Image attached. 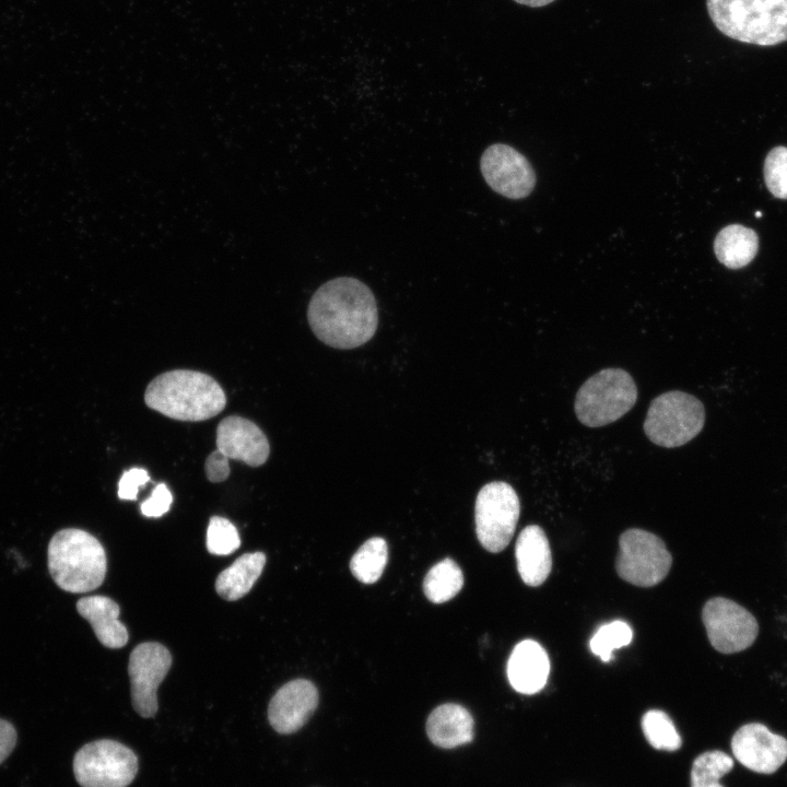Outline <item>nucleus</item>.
<instances>
[{"label": "nucleus", "mask_w": 787, "mask_h": 787, "mask_svg": "<svg viewBox=\"0 0 787 787\" xmlns=\"http://www.w3.org/2000/svg\"><path fill=\"white\" fill-rule=\"evenodd\" d=\"M218 449L211 453L204 463L205 475L211 482H222L230 475V463Z\"/></svg>", "instance_id": "nucleus-31"}, {"label": "nucleus", "mask_w": 787, "mask_h": 787, "mask_svg": "<svg viewBox=\"0 0 787 787\" xmlns=\"http://www.w3.org/2000/svg\"><path fill=\"white\" fill-rule=\"evenodd\" d=\"M150 481V477L144 469L132 468L126 471L118 483V496L121 500L134 501L139 488Z\"/></svg>", "instance_id": "nucleus-30"}, {"label": "nucleus", "mask_w": 787, "mask_h": 787, "mask_svg": "<svg viewBox=\"0 0 787 787\" xmlns=\"http://www.w3.org/2000/svg\"><path fill=\"white\" fill-rule=\"evenodd\" d=\"M704 423L703 403L690 393L673 390L661 393L650 402L644 432L654 444L674 448L693 439Z\"/></svg>", "instance_id": "nucleus-6"}, {"label": "nucleus", "mask_w": 787, "mask_h": 787, "mask_svg": "<svg viewBox=\"0 0 787 787\" xmlns=\"http://www.w3.org/2000/svg\"><path fill=\"white\" fill-rule=\"evenodd\" d=\"M549 672L550 660L539 643L525 639L514 647L507 661V678L514 690L537 693L545 685Z\"/></svg>", "instance_id": "nucleus-16"}, {"label": "nucleus", "mask_w": 787, "mask_h": 787, "mask_svg": "<svg viewBox=\"0 0 787 787\" xmlns=\"http://www.w3.org/2000/svg\"><path fill=\"white\" fill-rule=\"evenodd\" d=\"M515 556L518 573L528 586H540L551 573L552 554L549 540L537 525L521 530L516 541Z\"/></svg>", "instance_id": "nucleus-17"}, {"label": "nucleus", "mask_w": 787, "mask_h": 787, "mask_svg": "<svg viewBox=\"0 0 787 787\" xmlns=\"http://www.w3.org/2000/svg\"><path fill=\"white\" fill-rule=\"evenodd\" d=\"M731 750L735 757L747 768L761 774H772L787 759V740L762 724L751 723L735 732Z\"/></svg>", "instance_id": "nucleus-13"}, {"label": "nucleus", "mask_w": 787, "mask_h": 787, "mask_svg": "<svg viewBox=\"0 0 787 787\" xmlns=\"http://www.w3.org/2000/svg\"><path fill=\"white\" fill-rule=\"evenodd\" d=\"M318 705V691L308 680L296 679L287 682L271 698L268 719L280 733H292L301 729Z\"/></svg>", "instance_id": "nucleus-14"}, {"label": "nucleus", "mask_w": 787, "mask_h": 787, "mask_svg": "<svg viewBox=\"0 0 787 787\" xmlns=\"http://www.w3.org/2000/svg\"><path fill=\"white\" fill-rule=\"evenodd\" d=\"M138 767L131 749L108 739L83 745L73 759L74 776L82 787H127Z\"/></svg>", "instance_id": "nucleus-7"}, {"label": "nucleus", "mask_w": 787, "mask_h": 787, "mask_svg": "<svg viewBox=\"0 0 787 787\" xmlns=\"http://www.w3.org/2000/svg\"><path fill=\"white\" fill-rule=\"evenodd\" d=\"M173 502L172 493L164 483L157 484L150 497L141 503V513L146 517H161L168 512Z\"/></svg>", "instance_id": "nucleus-29"}, {"label": "nucleus", "mask_w": 787, "mask_h": 787, "mask_svg": "<svg viewBox=\"0 0 787 787\" xmlns=\"http://www.w3.org/2000/svg\"><path fill=\"white\" fill-rule=\"evenodd\" d=\"M755 215H756V216H761L762 213H761V212H756Z\"/></svg>", "instance_id": "nucleus-34"}, {"label": "nucleus", "mask_w": 787, "mask_h": 787, "mask_svg": "<svg viewBox=\"0 0 787 787\" xmlns=\"http://www.w3.org/2000/svg\"><path fill=\"white\" fill-rule=\"evenodd\" d=\"M757 249V234L752 228L740 224L724 227L714 242L717 259L730 269H740L749 265Z\"/></svg>", "instance_id": "nucleus-20"}, {"label": "nucleus", "mask_w": 787, "mask_h": 787, "mask_svg": "<svg viewBox=\"0 0 787 787\" xmlns=\"http://www.w3.org/2000/svg\"><path fill=\"white\" fill-rule=\"evenodd\" d=\"M480 168L486 184L508 199L527 197L536 185L529 161L514 148L495 143L483 152Z\"/></svg>", "instance_id": "nucleus-12"}, {"label": "nucleus", "mask_w": 787, "mask_h": 787, "mask_svg": "<svg viewBox=\"0 0 787 787\" xmlns=\"http://www.w3.org/2000/svg\"><path fill=\"white\" fill-rule=\"evenodd\" d=\"M473 718L461 705L447 703L437 706L426 720V733L437 747L453 749L473 739Z\"/></svg>", "instance_id": "nucleus-19"}, {"label": "nucleus", "mask_w": 787, "mask_h": 787, "mask_svg": "<svg viewBox=\"0 0 787 787\" xmlns=\"http://www.w3.org/2000/svg\"><path fill=\"white\" fill-rule=\"evenodd\" d=\"M642 729L647 741L658 750L676 751L681 738L670 717L662 710H648L642 718Z\"/></svg>", "instance_id": "nucleus-25"}, {"label": "nucleus", "mask_w": 787, "mask_h": 787, "mask_svg": "<svg viewBox=\"0 0 787 787\" xmlns=\"http://www.w3.org/2000/svg\"><path fill=\"white\" fill-rule=\"evenodd\" d=\"M733 767V760L723 751L698 755L691 770V787H724L719 779Z\"/></svg>", "instance_id": "nucleus-24"}, {"label": "nucleus", "mask_w": 787, "mask_h": 787, "mask_svg": "<svg viewBox=\"0 0 787 787\" xmlns=\"http://www.w3.org/2000/svg\"><path fill=\"white\" fill-rule=\"evenodd\" d=\"M239 545L240 540L235 526L226 518L213 516L207 530L208 551L215 555H227Z\"/></svg>", "instance_id": "nucleus-27"}, {"label": "nucleus", "mask_w": 787, "mask_h": 787, "mask_svg": "<svg viewBox=\"0 0 787 787\" xmlns=\"http://www.w3.org/2000/svg\"><path fill=\"white\" fill-rule=\"evenodd\" d=\"M172 666V655L162 644L142 643L134 647L129 657L131 700L136 712L144 718L156 714L158 704L156 691Z\"/></svg>", "instance_id": "nucleus-11"}, {"label": "nucleus", "mask_w": 787, "mask_h": 787, "mask_svg": "<svg viewBox=\"0 0 787 787\" xmlns=\"http://www.w3.org/2000/svg\"><path fill=\"white\" fill-rule=\"evenodd\" d=\"M671 564V554L654 533L633 528L620 536L615 568L623 580L639 587L656 586L668 575Z\"/></svg>", "instance_id": "nucleus-9"}, {"label": "nucleus", "mask_w": 787, "mask_h": 787, "mask_svg": "<svg viewBox=\"0 0 787 787\" xmlns=\"http://www.w3.org/2000/svg\"><path fill=\"white\" fill-rule=\"evenodd\" d=\"M77 610L89 621L97 639L108 648H121L128 642V631L119 621V606L105 596L79 599Z\"/></svg>", "instance_id": "nucleus-18"}, {"label": "nucleus", "mask_w": 787, "mask_h": 787, "mask_svg": "<svg viewBox=\"0 0 787 787\" xmlns=\"http://www.w3.org/2000/svg\"><path fill=\"white\" fill-rule=\"evenodd\" d=\"M16 744V731L7 720L0 718V764L10 755Z\"/></svg>", "instance_id": "nucleus-32"}, {"label": "nucleus", "mask_w": 787, "mask_h": 787, "mask_svg": "<svg viewBox=\"0 0 787 787\" xmlns=\"http://www.w3.org/2000/svg\"><path fill=\"white\" fill-rule=\"evenodd\" d=\"M702 620L712 646L723 654H735L749 648L759 634L754 615L739 603L714 597L706 601Z\"/></svg>", "instance_id": "nucleus-10"}, {"label": "nucleus", "mask_w": 787, "mask_h": 787, "mask_svg": "<svg viewBox=\"0 0 787 787\" xmlns=\"http://www.w3.org/2000/svg\"><path fill=\"white\" fill-rule=\"evenodd\" d=\"M514 1H516L517 3L524 4V5L538 8V7L547 5L551 2H553L554 0H514Z\"/></svg>", "instance_id": "nucleus-33"}, {"label": "nucleus", "mask_w": 787, "mask_h": 787, "mask_svg": "<svg viewBox=\"0 0 787 787\" xmlns=\"http://www.w3.org/2000/svg\"><path fill=\"white\" fill-rule=\"evenodd\" d=\"M388 548L383 538L374 537L365 541L350 561L354 577L363 584L377 582L387 564Z\"/></svg>", "instance_id": "nucleus-23"}, {"label": "nucleus", "mask_w": 787, "mask_h": 787, "mask_svg": "<svg viewBox=\"0 0 787 787\" xmlns=\"http://www.w3.org/2000/svg\"><path fill=\"white\" fill-rule=\"evenodd\" d=\"M265 564L266 555L262 552L243 554L219 574L215 582L218 595L228 601L240 599L252 588Z\"/></svg>", "instance_id": "nucleus-21"}, {"label": "nucleus", "mask_w": 787, "mask_h": 787, "mask_svg": "<svg viewBox=\"0 0 787 787\" xmlns=\"http://www.w3.org/2000/svg\"><path fill=\"white\" fill-rule=\"evenodd\" d=\"M463 586V574L456 562L444 559L425 575L423 591L433 603H443L453 599Z\"/></svg>", "instance_id": "nucleus-22"}, {"label": "nucleus", "mask_w": 787, "mask_h": 787, "mask_svg": "<svg viewBox=\"0 0 787 787\" xmlns=\"http://www.w3.org/2000/svg\"><path fill=\"white\" fill-rule=\"evenodd\" d=\"M145 404L178 421L198 422L218 415L226 406L219 383L208 374L174 369L156 376L144 392Z\"/></svg>", "instance_id": "nucleus-2"}, {"label": "nucleus", "mask_w": 787, "mask_h": 787, "mask_svg": "<svg viewBox=\"0 0 787 787\" xmlns=\"http://www.w3.org/2000/svg\"><path fill=\"white\" fill-rule=\"evenodd\" d=\"M48 569L56 585L72 594L99 587L106 575V553L91 533L67 528L54 535L48 544Z\"/></svg>", "instance_id": "nucleus-3"}, {"label": "nucleus", "mask_w": 787, "mask_h": 787, "mask_svg": "<svg viewBox=\"0 0 787 787\" xmlns=\"http://www.w3.org/2000/svg\"><path fill=\"white\" fill-rule=\"evenodd\" d=\"M764 179L767 189L779 199H787V148L772 149L764 162Z\"/></svg>", "instance_id": "nucleus-28"}, {"label": "nucleus", "mask_w": 787, "mask_h": 787, "mask_svg": "<svg viewBox=\"0 0 787 787\" xmlns=\"http://www.w3.org/2000/svg\"><path fill=\"white\" fill-rule=\"evenodd\" d=\"M636 400L637 388L632 376L621 368H604L582 385L574 408L580 423L599 427L622 418Z\"/></svg>", "instance_id": "nucleus-5"}, {"label": "nucleus", "mask_w": 787, "mask_h": 787, "mask_svg": "<svg viewBox=\"0 0 787 787\" xmlns=\"http://www.w3.org/2000/svg\"><path fill=\"white\" fill-rule=\"evenodd\" d=\"M314 334L336 349H354L369 341L378 325V310L371 289L361 280L340 277L314 293L307 309Z\"/></svg>", "instance_id": "nucleus-1"}, {"label": "nucleus", "mask_w": 787, "mask_h": 787, "mask_svg": "<svg viewBox=\"0 0 787 787\" xmlns=\"http://www.w3.org/2000/svg\"><path fill=\"white\" fill-rule=\"evenodd\" d=\"M516 491L506 482L493 481L481 488L474 505L475 532L481 545L493 553L512 540L519 518Z\"/></svg>", "instance_id": "nucleus-8"}, {"label": "nucleus", "mask_w": 787, "mask_h": 787, "mask_svg": "<svg viewBox=\"0 0 787 787\" xmlns=\"http://www.w3.org/2000/svg\"><path fill=\"white\" fill-rule=\"evenodd\" d=\"M216 449L226 458L244 461L250 467L263 465L270 454L265 433L251 421L231 415L216 428Z\"/></svg>", "instance_id": "nucleus-15"}, {"label": "nucleus", "mask_w": 787, "mask_h": 787, "mask_svg": "<svg viewBox=\"0 0 787 787\" xmlns=\"http://www.w3.org/2000/svg\"><path fill=\"white\" fill-rule=\"evenodd\" d=\"M633 632L624 621H613L602 625L590 639L591 651L602 661H609L614 649L629 645Z\"/></svg>", "instance_id": "nucleus-26"}, {"label": "nucleus", "mask_w": 787, "mask_h": 787, "mask_svg": "<svg viewBox=\"0 0 787 787\" xmlns=\"http://www.w3.org/2000/svg\"><path fill=\"white\" fill-rule=\"evenodd\" d=\"M714 25L729 38L757 46L787 40V0H706Z\"/></svg>", "instance_id": "nucleus-4"}]
</instances>
